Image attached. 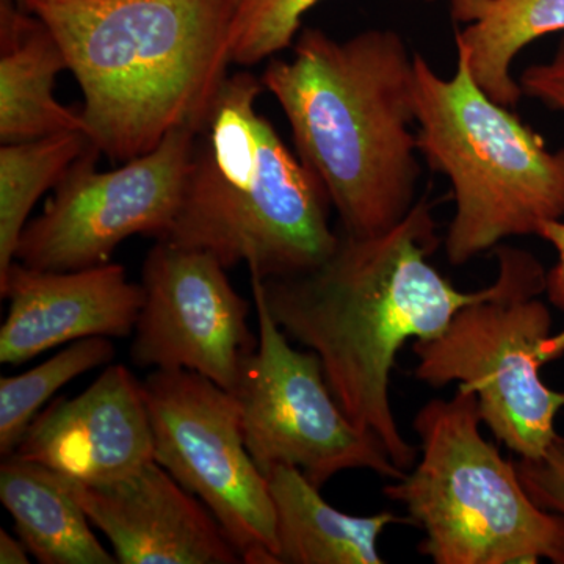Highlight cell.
I'll use <instances>...</instances> for the list:
<instances>
[{
    "instance_id": "18",
    "label": "cell",
    "mask_w": 564,
    "mask_h": 564,
    "mask_svg": "<svg viewBox=\"0 0 564 564\" xmlns=\"http://www.w3.org/2000/svg\"><path fill=\"white\" fill-rule=\"evenodd\" d=\"M451 14L478 87L514 109L524 91L511 76L516 55L534 40L564 32V0H451Z\"/></svg>"
},
{
    "instance_id": "2",
    "label": "cell",
    "mask_w": 564,
    "mask_h": 564,
    "mask_svg": "<svg viewBox=\"0 0 564 564\" xmlns=\"http://www.w3.org/2000/svg\"><path fill=\"white\" fill-rule=\"evenodd\" d=\"M292 47L261 80L288 117L296 155L328 193L340 232L391 231L417 203L422 172L414 55L388 29L345 41L303 29Z\"/></svg>"
},
{
    "instance_id": "26",
    "label": "cell",
    "mask_w": 564,
    "mask_h": 564,
    "mask_svg": "<svg viewBox=\"0 0 564 564\" xmlns=\"http://www.w3.org/2000/svg\"><path fill=\"white\" fill-rule=\"evenodd\" d=\"M564 355V329L556 334H551L547 339L544 340L540 348L541 362L549 364L555 361V359L562 358Z\"/></svg>"
},
{
    "instance_id": "23",
    "label": "cell",
    "mask_w": 564,
    "mask_h": 564,
    "mask_svg": "<svg viewBox=\"0 0 564 564\" xmlns=\"http://www.w3.org/2000/svg\"><path fill=\"white\" fill-rule=\"evenodd\" d=\"M519 84L524 95L564 111V40L551 62L527 68Z\"/></svg>"
},
{
    "instance_id": "19",
    "label": "cell",
    "mask_w": 564,
    "mask_h": 564,
    "mask_svg": "<svg viewBox=\"0 0 564 564\" xmlns=\"http://www.w3.org/2000/svg\"><path fill=\"white\" fill-rule=\"evenodd\" d=\"M91 147L85 132L7 143L0 148V274L9 270L36 202L55 188Z\"/></svg>"
},
{
    "instance_id": "14",
    "label": "cell",
    "mask_w": 564,
    "mask_h": 564,
    "mask_svg": "<svg viewBox=\"0 0 564 564\" xmlns=\"http://www.w3.org/2000/svg\"><path fill=\"white\" fill-rule=\"evenodd\" d=\"M9 313L0 328V362L20 366L41 352L88 337H128L143 289L120 263L47 272L13 261L0 274Z\"/></svg>"
},
{
    "instance_id": "15",
    "label": "cell",
    "mask_w": 564,
    "mask_h": 564,
    "mask_svg": "<svg viewBox=\"0 0 564 564\" xmlns=\"http://www.w3.org/2000/svg\"><path fill=\"white\" fill-rule=\"evenodd\" d=\"M68 69L51 29L17 0H0V141L21 143L85 132L80 111L55 99L58 74Z\"/></svg>"
},
{
    "instance_id": "7",
    "label": "cell",
    "mask_w": 564,
    "mask_h": 564,
    "mask_svg": "<svg viewBox=\"0 0 564 564\" xmlns=\"http://www.w3.org/2000/svg\"><path fill=\"white\" fill-rule=\"evenodd\" d=\"M499 291L463 307L440 336L413 343L414 377L430 388L475 392L481 421L519 458L536 459L555 440L564 392L541 378L540 348L552 315L538 296L547 272L532 252L499 245Z\"/></svg>"
},
{
    "instance_id": "22",
    "label": "cell",
    "mask_w": 564,
    "mask_h": 564,
    "mask_svg": "<svg viewBox=\"0 0 564 564\" xmlns=\"http://www.w3.org/2000/svg\"><path fill=\"white\" fill-rule=\"evenodd\" d=\"M514 466L533 502L564 516V437L556 434L541 458L514 459Z\"/></svg>"
},
{
    "instance_id": "20",
    "label": "cell",
    "mask_w": 564,
    "mask_h": 564,
    "mask_svg": "<svg viewBox=\"0 0 564 564\" xmlns=\"http://www.w3.org/2000/svg\"><path fill=\"white\" fill-rule=\"evenodd\" d=\"M110 337H88L66 345L57 355L14 377L0 378V455L14 454L29 426L63 386L109 364Z\"/></svg>"
},
{
    "instance_id": "10",
    "label": "cell",
    "mask_w": 564,
    "mask_h": 564,
    "mask_svg": "<svg viewBox=\"0 0 564 564\" xmlns=\"http://www.w3.org/2000/svg\"><path fill=\"white\" fill-rule=\"evenodd\" d=\"M196 133L188 126L176 129L155 150L111 172L96 169L101 151L91 143L25 225L14 261L74 272L111 262L129 237L165 239L180 212Z\"/></svg>"
},
{
    "instance_id": "13",
    "label": "cell",
    "mask_w": 564,
    "mask_h": 564,
    "mask_svg": "<svg viewBox=\"0 0 564 564\" xmlns=\"http://www.w3.org/2000/svg\"><path fill=\"white\" fill-rule=\"evenodd\" d=\"M82 484L104 485L154 462V436L141 381L113 364L79 395L54 400L14 454Z\"/></svg>"
},
{
    "instance_id": "8",
    "label": "cell",
    "mask_w": 564,
    "mask_h": 564,
    "mask_svg": "<svg viewBox=\"0 0 564 564\" xmlns=\"http://www.w3.org/2000/svg\"><path fill=\"white\" fill-rule=\"evenodd\" d=\"M258 315V347L242 370L236 395L245 444L265 475L293 466L317 488L337 474L370 470L399 480L404 470L383 443L350 421L326 381L314 351L296 350L274 322L261 280L251 276Z\"/></svg>"
},
{
    "instance_id": "28",
    "label": "cell",
    "mask_w": 564,
    "mask_h": 564,
    "mask_svg": "<svg viewBox=\"0 0 564 564\" xmlns=\"http://www.w3.org/2000/svg\"><path fill=\"white\" fill-rule=\"evenodd\" d=\"M426 2H430V0H426Z\"/></svg>"
},
{
    "instance_id": "12",
    "label": "cell",
    "mask_w": 564,
    "mask_h": 564,
    "mask_svg": "<svg viewBox=\"0 0 564 564\" xmlns=\"http://www.w3.org/2000/svg\"><path fill=\"white\" fill-rule=\"evenodd\" d=\"M62 477L93 527L110 541L118 563H243L209 508L155 459L111 484Z\"/></svg>"
},
{
    "instance_id": "1",
    "label": "cell",
    "mask_w": 564,
    "mask_h": 564,
    "mask_svg": "<svg viewBox=\"0 0 564 564\" xmlns=\"http://www.w3.org/2000/svg\"><path fill=\"white\" fill-rule=\"evenodd\" d=\"M440 247L432 206L421 199L391 231L339 232L333 254L310 272L262 281L270 314L293 343L314 351L345 414L373 434L408 473L419 451L391 403L397 356L440 336L458 311L499 291H458L430 263Z\"/></svg>"
},
{
    "instance_id": "5",
    "label": "cell",
    "mask_w": 564,
    "mask_h": 564,
    "mask_svg": "<svg viewBox=\"0 0 564 564\" xmlns=\"http://www.w3.org/2000/svg\"><path fill=\"white\" fill-rule=\"evenodd\" d=\"M458 50L454 77L444 79L414 54L417 147L430 169L452 182L455 215L444 247L452 265L473 261L505 239L538 236L564 215V148L492 101Z\"/></svg>"
},
{
    "instance_id": "21",
    "label": "cell",
    "mask_w": 564,
    "mask_h": 564,
    "mask_svg": "<svg viewBox=\"0 0 564 564\" xmlns=\"http://www.w3.org/2000/svg\"><path fill=\"white\" fill-rule=\"evenodd\" d=\"M321 0H237L232 63L252 66L295 43L302 20Z\"/></svg>"
},
{
    "instance_id": "11",
    "label": "cell",
    "mask_w": 564,
    "mask_h": 564,
    "mask_svg": "<svg viewBox=\"0 0 564 564\" xmlns=\"http://www.w3.org/2000/svg\"><path fill=\"white\" fill-rule=\"evenodd\" d=\"M210 252L158 240L141 269L143 304L131 344L141 369L188 370L236 392L258 347L251 304Z\"/></svg>"
},
{
    "instance_id": "16",
    "label": "cell",
    "mask_w": 564,
    "mask_h": 564,
    "mask_svg": "<svg viewBox=\"0 0 564 564\" xmlns=\"http://www.w3.org/2000/svg\"><path fill=\"white\" fill-rule=\"evenodd\" d=\"M265 478L276 521L278 564H383L381 534L389 525L410 522L392 511L344 513L293 466H274Z\"/></svg>"
},
{
    "instance_id": "6",
    "label": "cell",
    "mask_w": 564,
    "mask_h": 564,
    "mask_svg": "<svg viewBox=\"0 0 564 564\" xmlns=\"http://www.w3.org/2000/svg\"><path fill=\"white\" fill-rule=\"evenodd\" d=\"M480 408L458 384L414 417L421 459L383 494L425 533L421 555L436 564H564V516L533 502L514 459L481 436Z\"/></svg>"
},
{
    "instance_id": "25",
    "label": "cell",
    "mask_w": 564,
    "mask_h": 564,
    "mask_svg": "<svg viewBox=\"0 0 564 564\" xmlns=\"http://www.w3.org/2000/svg\"><path fill=\"white\" fill-rule=\"evenodd\" d=\"M29 549L22 543L20 536H13L6 530H0V563L2 564H28Z\"/></svg>"
},
{
    "instance_id": "9",
    "label": "cell",
    "mask_w": 564,
    "mask_h": 564,
    "mask_svg": "<svg viewBox=\"0 0 564 564\" xmlns=\"http://www.w3.org/2000/svg\"><path fill=\"white\" fill-rule=\"evenodd\" d=\"M141 391L155 462L209 508L243 563L278 564L272 497L245 444L236 395L188 370H152Z\"/></svg>"
},
{
    "instance_id": "4",
    "label": "cell",
    "mask_w": 564,
    "mask_h": 564,
    "mask_svg": "<svg viewBox=\"0 0 564 564\" xmlns=\"http://www.w3.org/2000/svg\"><path fill=\"white\" fill-rule=\"evenodd\" d=\"M261 79L223 82L193 144L184 196L166 242L210 252L225 269L245 263L262 281L325 262L339 243L328 193L258 110Z\"/></svg>"
},
{
    "instance_id": "3",
    "label": "cell",
    "mask_w": 564,
    "mask_h": 564,
    "mask_svg": "<svg viewBox=\"0 0 564 564\" xmlns=\"http://www.w3.org/2000/svg\"><path fill=\"white\" fill-rule=\"evenodd\" d=\"M237 0H25L65 52L88 139L111 162L199 131L231 58Z\"/></svg>"
},
{
    "instance_id": "17",
    "label": "cell",
    "mask_w": 564,
    "mask_h": 564,
    "mask_svg": "<svg viewBox=\"0 0 564 564\" xmlns=\"http://www.w3.org/2000/svg\"><path fill=\"white\" fill-rule=\"evenodd\" d=\"M0 502L41 564H115L62 474L9 455L0 464Z\"/></svg>"
},
{
    "instance_id": "27",
    "label": "cell",
    "mask_w": 564,
    "mask_h": 564,
    "mask_svg": "<svg viewBox=\"0 0 564 564\" xmlns=\"http://www.w3.org/2000/svg\"><path fill=\"white\" fill-rule=\"evenodd\" d=\"M17 2H18V6L21 7V9L25 10V0H17Z\"/></svg>"
},
{
    "instance_id": "24",
    "label": "cell",
    "mask_w": 564,
    "mask_h": 564,
    "mask_svg": "<svg viewBox=\"0 0 564 564\" xmlns=\"http://www.w3.org/2000/svg\"><path fill=\"white\" fill-rule=\"evenodd\" d=\"M538 236L551 243L558 256L554 269L547 273L545 293H547L549 302L564 313V221H544Z\"/></svg>"
}]
</instances>
